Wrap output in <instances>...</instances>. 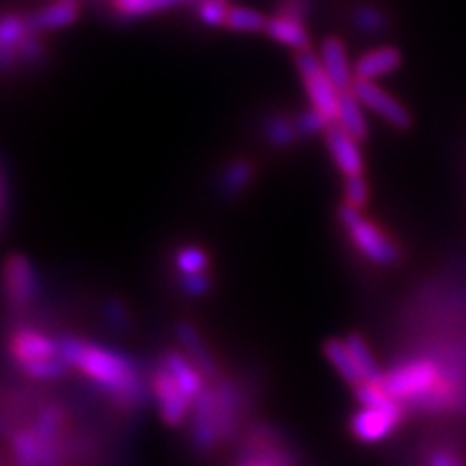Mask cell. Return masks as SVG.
<instances>
[{
	"label": "cell",
	"mask_w": 466,
	"mask_h": 466,
	"mask_svg": "<svg viewBox=\"0 0 466 466\" xmlns=\"http://www.w3.org/2000/svg\"><path fill=\"white\" fill-rule=\"evenodd\" d=\"M58 357L121 404L130 406L141 401V374L134 360L126 354L97 346L93 341L78 339V337H63L58 339Z\"/></svg>",
	"instance_id": "1"
},
{
	"label": "cell",
	"mask_w": 466,
	"mask_h": 466,
	"mask_svg": "<svg viewBox=\"0 0 466 466\" xmlns=\"http://www.w3.org/2000/svg\"><path fill=\"white\" fill-rule=\"evenodd\" d=\"M384 387L400 404L404 401H430L432 398H447V389L442 384L439 365L430 359H415L393 367L384 374Z\"/></svg>",
	"instance_id": "2"
},
{
	"label": "cell",
	"mask_w": 466,
	"mask_h": 466,
	"mask_svg": "<svg viewBox=\"0 0 466 466\" xmlns=\"http://www.w3.org/2000/svg\"><path fill=\"white\" fill-rule=\"evenodd\" d=\"M294 63L296 69H299L302 86H305L309 104L335 124L337 115H339L343 91H339V86L333 83V78L326 72L322 58L311 48H305L296 52Z\"/></svg>",
	"instance_id": "3"
},
{
	"label": "cell",
	"mask_w": 466,
	"mask_h": 466,
	"mask_svg": "<svg viewBox=\"0 0 466 466\" xmlns=\"http://www.w3.org/2000/svg\"><path fill=\"white\" fill-rule=\"evenodd\" d=\"M339 218L341 225L346 227L354 248H357L363 258L370 259L371 264L391 266L400 259V250L393 244L391 238H389L382 229H378L371 220H367L359 208L343 203L339 208Z\"/></svg>",
	"instance_id": "4"
},
{
	"label": "cell",
	"mask_w": 466,
	"mask_h": 466,
	"mask_svg": "<svg viewBox=\"0 0 466 466\" xmlns=\"http://www.w3.org/2000/svg\"><path fill=\"white\" fill-rule=\"evenodd\" d=\"M401 419V404L393 401L387 406H360L350 421L352 434L363 442L384 441L398 428Z\"/></svg>",
	"instance_id": "5"
},
{
	"label": "cell",
	"mask_w": 466,
	"mask_h": 466,
	"mask_svg": "<svg viewBox=\"0 0 466 466\" xmlns=\"http://www.w3.org/2000/svg\"><path fill=\"white\" fill-rule=\"evenodd\" d=\"M352 91L357 93L360 104L371 113L382 116L389 126L398 130H408L412 126V116L408 108L400 100H395L389 91H384L378 83H367V80H354Z\"/></svg>",
	"instance_id": "6"
},
{
	"label": "cell",
	"mask_w": 466,
	"mask_h": 466,
	"mask_svg": "<svg viewBox=\"0 0 466 466\" xmlns=\"http://www.w3.org/2000/svg\"><path fill=\"white\" fill-rule=\"evenodd\" d=\"M151 389H154L156 401H158L162 421L173 425V428L182 425L192 408V400L162 365L156 370L154 378H151Z\"/></svg>",
	"instance_id": "7"
},
{
	"label": "cell",
	"mask_w": 466,
	"mask_h": 466,
	"mask_svg": "<svg viewBox=\"0 0 466 466\" xmlns=\"http://www.w3.org/2000/svg\"><path fill=\"white\" fill-rule=\"evenodd\" d=\"M190 432H192V442H195L197 450L201 451H209L220 439H223V434H220L214 387H208L199 398L192 401Z\"/></svg>",
	"instance_id": "8"
},
{
	"label": "cell",
	"mask_w": 466,
	"mask_h": 466,
	"mask_svg": "<svg viewBox=\"0 0 466 466\" xmlns=\"http://www.w3.org/2000/svg\"><path fill=\"white\" fill-rule=\"evenodd\" d=\"M324 143L329 149L330 158H333L335 167L339 168L343 177H352V175H363L365 160L360 154L359 138L343 130L339 124H330L324 132Z\"/></svg>",
	"instance_id": "9"
},
{
	"label": "cell",
	"mask_w": 466,
	"mask_h": 466,
	"mask_svg": "<svg viewBox=\"0 0 466 466\" xmlns=\"http://www.w3.org/2000/svg\"><path fill=\"white\" fill-rule=\"evenodd\" d=\"M5 291L14 309H25L37 296V279L35 270L25 255L11 253L5 264Z\"/></svg>",
	"instance_id": "10"
},
{
	"label": "cell",
	"mask_w": 466,
	"mask_h": 466,
	"mask_svg": "<svg viewBox=\"0 0 466 466\" xmlns=\"http://www.w3.org/2000/svg\"><path fill=\"white\" fill-rule=\"evenodd\" d=\"M26 25L35 33H55L67 28L80 20L78 0H56V3L44 5V7L28 11L25 15Z\"/></svg>",
	"instance_id": "11"
},
{
	"label": "cell",
	"mask_w": 466,
	"mask_h": 466,
	"mask_svg": "<svg viewBox=\"0 0 466 466\" xmlns=\"http://www.w3.org/2000/svg\"><path fill=\"white\" fill-rule=\"evenodd\" d=\"M401 66V50L395 46H376L354 61V80L378 83L384 76L398 72Z\"/></svg>",
	"instance_id": "12"
},
{
	"label": "cell",
	"mask_w": 466,
	"mask_h": 466,
	"mask_svg": "<svg viewBox=\"0 0 466 466\" xmlns=\"http://www.w3.org/2000/svg\"><path fill=\"white\" fill-rule=\"evenodd\" d=\"M319 58L326 67L333 83L339 86V91H350L354 85V63H350L346 44L337 35H329L319 44Z\"/></svg>",
	"instance_id": "13"
},
{
	"label": "cell",
	"mask_w": 466,
	"mask_h": 466,
	"mask_svg": "<svg viewBox=\"0 0 466 466\" xmlns=\"http://www.w3.org/2000/svg\"><path fill=\"white\" fill-rule=\"evenodd\" d=\"M9 352L17 367L33 363V360L39 359H50L58 354V341L50 339L44 333H37V330H15L9 339Z\"/></svg>",
	"instance_id": "14"
},
{
	"label": "cell",
	"mask_w": 466,
	"mask_h": 466,
	"mask_svg": "<svg viewBox=\"0 0 466 466\" xmlns=\"http://www.w3.org/2000/svg\"><path fill=\"white\" fill-rule=\"evenodd\" d=\"M14 456L17 466H55L56 450L52 439H44L35 430H20L14 436Z\"/></svg>",
	"instance_id": "15"
},
{
	"label": "cell",
	"mask_w": 466,
	"mask_h": 466,
	"mask_svg": "<svg viewBox=\"0 0 466 466\" xmlns=\"http://www.w3.org/2000/svg\"><path fill=\"white\" fill-rule=\"evenodd\" d=\"M348 25L354 33L367 35V37H380L387 35L393 26V17L382 5L371 0H360L348 9Z\"/></svg>",
	"instance_id": "16"
},
{
	"label": "cell",
	"mask_w": 466,
	"mask_h": 466,
	"mask_svg": "<svg viewBox=\"0 0 466 466\" xmlns=\"http://www.w3.org/2000/svg\"><path fill=\"white\" fill-rule=\"evenodd\" d=\"M162 367L175 378V382L184 389L186 395L195 401L199 395L206 391V382H203V371L197 367L192 360L182 352H175V350H168V352L162 354Z\"/></svg>",
	"instance_id": "17"
},
{
	"label": "cell",
	"mask_w": 466,
	"mask_h": 466,
	"mask_svg": "<svg viewBox=\"0 0 466 466\" xmlns=\"http://www.w3.org/2000/svg\"><path fill=\"white\" fill-rule=\"evenodd\" d=\"M175 333H177L179 346L184 348V354L192 360V363L199 367V370L203 371V376L217 378L218 363H217V359L212 357V352H209L206 343H203L199 330H197L195 326L188 322H182V324H177V330H175Z\"/></svg>",
	"instance_id": "18"
},
{
	"label": "cell",
	"mask_w": 466,
	"mask_h": 466,
	"mask_svg": "<svg viewBox=\"0 0 466 466\" xmlns=\"http://www.w3.org/2000/svg\"><path fill=\"white\" fill-rule=\"evenodd\" d=\"M266 35L272 39V42L288 46L294 52L311 48L309 46V31H307V22L296 20V17H288V15H270L268 17V26H266Z\"/></svg>",
	"instance_id": "19"
},
{
	"label": "cell",
	"mask_w": 466,
	"mask_h": 466,
	"mask_svg": "<svg viewBox=\"0 0 466 466\" xmlns=\"http://www.w3.org/2000/svg\"><path fill=\"white\" fill-rule=\"evenodd\" d=\"M214 395H217L220 434H223V439H229L238 430V421H240V393L233 382L220 380L214 387Z\"/></svg>",
	"instance_id": "20"
},
{
	"label": "cell",
	"mask_w": 466,
	"mask_h": 466,
	"mask_svg": "<svg viewBox=\"0 0 466 466\" xmlns=\"http://www.w3.org/2000/svg\"><path fill=\"white\" fill-rule=\"evenodd\" d=\"M324 357L333 365V370L341 376V380L350 384V387H357L359 382H363L357 363H354L352 352H350L346 339H329L324 343Z\"/></svg>",
	"instance_id": "21"
},
{
	"label": "cell",
	"mask_w": 466,
	"mask_h": 466,
	"mask_svg": "<svg viewBox=\"0 0 466 466\" xmlns=\"http://www.w3.org/2000/svg\"><path fill=\"white\" fill-rule=\"evenodd\" d=\"M363 108L365 106L360 104L357 93L352 89L341 93V106L335 124H339L343 130L352 134V137H357L359 141H365L367 134H370V126H367Z\"/></svg>",
	"instance_id": "22"
},
{
	"label": "cell",
	"mask_w": 466,
	"mask_h": 466,
	"mask_svg": "<svg viewBox=\"0 0 466 466\" xmlns=\"http://www.w3.org/2000/svg\"><path fill=\"white\" fill-rule=\"evenodd\" d=\"M264 137H266V141L272 145V147L285 149V147H291V145L296 143V138L300 137V132H299V126H296V119L285 116L281 113H275V115L266 116Z\"/></svg>",
	"instance_id": "23"
},
{
	"label": "cell",
	"mask_w": 466,
	"mask_h": 466,
	"mask_svg": "<svg viewBox=\"0 0 466 466\" xmlns=\"http://www.w3.org/2000/svg\"><path fill=\"white\" fill-rule=\"evenodd\" d=\"M268 26V15L261 14L258 9L248 7H238L231 5L229 14H227L225 28L233 33H266Z\"/></svg>",
	"instance_id": "24"
},
{
	"label": "cell",
	"mask_w": 466,
	"mask_h": 466,
	"mask_svg": "<svg viewBox=\"0 0 466 466\" xmlns=\"http://www.w3.org/2000/svg\"><path fill=\"white\" fill-rule=\"evenodd\" d=\"M346 343H348L350 352H352L354 363H357V367H359L360 378H363V380H382L384 374L380 371V367H378L374 354H371V350H370V346H367V341L363 339V335H359V333L348 335Z\"/></svg>",
	"instance_id": "25"
},
{
	"label": "cell",
	"mask_w": 466,
	"mask_h": 466,
	"mask_svg": "<svg viewBox=\"0 0 466 466\" xmlns=\"http://www.w3.org/2000/svg\"><path fill=\"white\" fill-rule=\"evenodd\" d=\"M253 179V167L247 160H233L225 167V171L220 173V190L227 197H238L247 190V186Z\"/></svg>",
	"instance_id": "26"
},
{
	"label": "cell",
	"mask_w": 466,
	"mask_h": 466,
	"mask_svg": "<svg viewBox=\"0 0 466 466\" xmlns=\"http://www.w3.org/2000/svg\"><path fill=\"white\" fill-rule=\"evenodd\" d=\"M209 259L206 255V250L199 247H182L175 253V268H177L179 277H188V275H201V272H208Z\"/></svg>",
	"instance_id": "27"
},
{
	"label": "cell",
	"mask_w": 466,
	"mask_h": 466,
	"mask_svg": "<svg viewBox=\"0 0 466 466\" xmlns=\"http://www.w3.org/2000/svg\"><path fill=\"white\" fill-rule=\"evenodd\" d=\"M28 33L26 17L20 14H11L5 11L3 20H0V50H14L22 37Z\"/></svg>",
	"instance_id": "28"
},
{
	"label": "cell",
	"mask_w": 466,
	"mask_h": 466,
	"mask_svg": "<svg viewBox=\"0 0 466 466\" xmlns=\"http://www.w3.org/2000/svg\"><path fill=\"white\" fill-rule=\"evenodd\" d=\"M20 370L25 371L28 378H33V380H58V378H63L67 374L69 365L56 354V357L39 359V360H33V363H28V365H22Z\"/></svg>",
	"instance_id": "29"
},
{
	"label": "cell",
	"mask_w": 466,
	"mask_h": 466,
	"mask_svg": "<svg viewBox=\"0 0 466 466\" xmlns=\"http://www.w3.org/2000/svg\"><path fill=\"white\" fill-rule=\"evenodd\" d=\"M229 7H231L229 0H199L195 7V15L203 26L225 28V20H227V14H229Z\"/></svg>",
	"instance_id": "30"
},
{
	"label": "cell",
	"mask_w": 466,
	"mask_h": 466,
	"mask_svg": "<svg viewBox=\"0 0 466 466\" xmlns=\"http://www.w3.org/2000/svg\"><path fill=\"white\" fill-rule=\"evenodd\" d=\"M296 126H299L300 137H313V134H324L326 127H329L333 121L326 119V116L316 110L313 106H309L307 110H302L294 116Z\"/></svg>",
	"instance_id": "31"
},
{
	"label": "cell",
	"mask_w": 466,
	"mask_h": 466,
	"mask_svg": "<svg viewBox=\"0 0 466 466\" xmlns=\"http://www.w3.org/2000/svg\"><path fill=\"white\" fill-rule=\"evenodd\" d=\"M343 197H346L348 206L354 208H365L367 199H370V186H367L363 175H352V177H346V184H343Z\"/></svg>",
	"instance_id": "32"
},
{
	"label": "cell",
	"mask_w": 466,
	"mask_h": 466,
	"mask_svg": "<svg viewBox=\"0 0 466 466\" xmlns=\"http://www.w3.org/2000/svg\"><path fill=\"white\" fill-rule=\"evenodd\" d=\"M311 7H313V0H277L275 14L307 22L309 14H311Z\"/></svg>",
	"instance_id": "33"
},
{
	"label": "cell",
	"mask_w": 466,
	"mask_h": 466,
	"mask_svg": "<svg viewBox=\"0 0 466 466\" xmlns=\"http://www.w3.org/2000/svg\"><path fill=\"white\" fill-rule=\"evenodd\" d=\"M179 288H182L184 294L192 296V299H201L206 296L212 283H209L208 272H201V275H188V277H179Z\"/></svg>",
	"instance_id": "34"
},
{
	"label": "cell",
	"mask_w": 466,
	"mask_h": 466,
	"mask_svg": "<svg viewBox=\"0 0 466 466\" xmlns=\"http://www.w3.org/2000/svg\"><path fill=\"white\" fill-rule=\"evenodd\" d=\"M240 466H288V458L277 451L255 453V456H250L247 462H242Z\"/></svg>",
	"instance_id": "35"
},
{
	"label": "cell",
	"mask_w": 466,
	"mask_h": 466,
	"mask_svg": "<svg viewBox=\"0 0 466 466\" xmlns=\"http://www.w3.org/2000/svg\"><path fill=\"white\" fill-rule=\"evenodd\" d=\"M106 318H108V322L119 330L126 329V326H127L126 309H124V305H121V302H116V300L106 302Z\"/></svg>",
	"instance_id": "36"
},
{
	"label": "cell",
	"mask_w": 466,
	"mask_h": 466,
	"mask_svg": "<svg viewBox=\"0 0 466 466\" xmlns=\"http://www.w3.org/2000/svg\"><path fill=\"white\" fill-rule=\"evenodd\" d=\"M428 466H462V462H460V460L453 456L451 451L439 450V451H434L432 456H430Z\"/></svg>",
	"instance_id": "37"
}]
</instances>
